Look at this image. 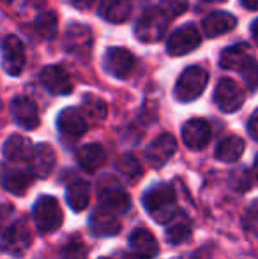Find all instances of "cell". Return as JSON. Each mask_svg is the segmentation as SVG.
<instances>
[{"label": "cell", "mask_w": 258, "mask_h": 259, "mask_svg": "<svg viewBox=\"0 0 258 259\" xmlns=\"http://www.w3.org/2000/svg\"><path fill=\"white\" fill-rule=\"evenodd\" d=\"M143 208L158 224H170L179 215L175 191L168 184L152 185L141 198Z\"/></svg>", "instance_id": "cell-1"}, {"label": "cell", "mask_w": 258, "mask_h": 259, "mask_svg": "<svg viewBox=\"0 0 258 259\" xmlns=\"http://www.w3.org/2000/svg\"><path fill=\"white\" fill-rule=\"evenodd\" d=\"M170 23V16L163 11V7H149L134 27L138 41L141 42H158L166 34Z\"/></svg>", "instance_id": "cell-2"}, {"label": "cell", "mask_w": 258, "mask_h": 259, "mask_svg": "<svg viewBox=\"0 0 258 259\" xmlns=\"http://www.w3.org/2000/svg\"><path fill=\"white\" fill-rule=\"evenodd\" d=\"M207 81H209V72L200 65H191L179 76L173 89V96L180 103H191L203 94Z\"/></svg>", "instance_id": "cell-3"}, {"label": "cell", "mask_w": 258, "mask_h": 259, "mask_svg": "<svg viewBox=\"0 0 258 259\" xmlns=\"http://www.w3.org/2000/svg\"><path fill=\"white\" fill-rule=\"evenodd\" d=\"M32 219L41 233H53L62 226V210L53 196H41L32 208Z\"/></svg>", "instance_id": "cell-4"}, {"label": "cell", "mask_w": 258, "mask_h": 259, "mask_svg": "<svg viewBox=\"0 0 258 259\" xmlns=\"http://www.w3.org/2000/svg\"><path fill=\"white\" fill-rule=\"evenodd\" d=\"M32 245V233L27 219H18L2 236V250L11 256H23Z\"/></svg>", "instance_id": "cell-5"}, {"label": "cell", "mask_w": 258, "mask_h": 259, "mask_svg": "<svg viewBox=\"0 0 258 259\" xmlns=\"http://www.w3.org/2000/svg\"><path fill=\"white\" fill-rule=\"evenodd\" d=\"M202 45V35H200L198 28L195 25H184V27L177 28L172 35L168 37L166 42V50L173 57H182L191 52H195L198 46Z\"/></svg>", "instance_id": "cell-6"}, {"label": "cell", "mask_w": 258, "mask_h": 259, "mask_svg": "<svg viewBox=\"0 0 258 259\" xmlns=\"http://www.w3.org/2000/svg\"><path fill=\"white\" fill-rule=\"evenodd\" d=\"M214 103L223 113H234L244 104V92L237 81L230 78H223L216 87Z\"/></svg>", "instance_id": "cell-7"}, {"label": "cell", "mask_w": 258, "mask_h": 259, "mask_svg": "<svg viewBox=\"0 0 258 259\" xmlns=\"http://www.w3.org/2000/svg\"><path fill=\"white\" fill-rule=\"evenodd\" d=\"M103 67L114 78L126 79L134 69V57L126 48H110L103 58Z\"/></svg>", "instance_id": "cell-8"}, {"label": "cell", "mask_w": 258, "mask_h": 259, "mask_svg": "<svg viewBox=\"0 0 258 259\" xmlns=\"http://www.w3.org/2000/svg\"><path fill=\"white\" fill-rule=\"evenodd\" d=\"M25 65V46L20 37L7 35L2 42V67L9 76L21 74Z\"/></svg>", "instance_id": "cell-9"}, {"label": "cell", "mask_w": 258, "mask_h": 259, "mask_svg": "<svg viewBox=\"0 0 258 259\" xmlns=\"http://www.w3.org/2000/svg\"><path fill=\"white\" fill-rule=\"evenodd\" d=\"M175 150H177L175 138H173L172 134L165 133V134H161V136H158L149 145L147 150H145V159H147L149 166L154 167V169H159V167H163L172 159Z\"/></svg>", "instance_id": "cell-10"}, {"label": "cell", "mask_w": 258, "mask_h": 259, "mask_svg": "<svg viewBox=\"0 0 258 259\" xmlns=\"http://www.w3.org/2000/svg\"><path fill=\"white\" fill-rule=\"evenodd\" d=\"M41 85L53 96H67L72 92V81L67 71L60 65H48L39 74Z\"/></svg>", "instance_id": "cell-11"}, {"label": "cell", "mask_w": 258, "mask_h": 259, "mask_svg": "<svg viewBox=\"0 0 258 259\" xmlns=\"http://www.w3.org/2000/svg\"><path fill=\"white\" fill-rule=\"evenodd\" d=\"M210 125L203 118H191L182 127V141L191 150H202L210 141Z\"/></svg>", "instance_id": "cell-12"}, {"label": "cell", "mask_w": 258, "mask_h": 259, "mask_svg": "<svg viewBox=\"0 0 258 259\" xmlns=\"http://www.w3.org/2000/svg\"><path fill=\"white\" fill-rule=\"evenodd\" d=\"M59 131L69 140H78L87 133V120L83 113L76 108H65L59 113L57 118Z\"/></svg>", "instance_id": "cell-13"}, {"label": "cell", "mask_w": 258, "mask_h": 259, "mask_svg": "<svg viewBox=\"0 0 258 259\" xmlns=\"http://www.w3.org/2000/svg\"><path fill=\"white\" fill-rule=\"evenodd\" d=\"M11 113H13L14 120L18 125H21L23 129H35L39 125V109L38 104L28 97H14L11 103Z\"/></svg>", "instance_id": "cell-14"}, {"label": "cell", "mask_w": 258, "mask_h": 259, "mask_svg": "<svg viewBox=\"0 0 258 259\" xmlns=\"http://www.w3.org/2000/svg\"><path fill=\"white\" fill-rule=\"evenodd\" d=\"M255 58L251 55V48L244 42H239L230 48H227L219 57L221 69H228V71H239L242 72L249 64H253Z\"/></svg>", "instance_id": "cell-15"}, {"label": "cell", "mask_w": 258, "mask_h": 259, "mask_svg": "<svg viewBox=\"0 0 258 259\" xmlns=\"http://www.w3.org/2000/svg\"><path fill=\"white\" fill-rule=\"evenodd\" d=\"M89 226L92 235L106 238V236H114L121 231V221L119 215L112 213V211L104 210V208H96L89 219Z\"/></svg>", "instance_id": "cell-16"}, {"label": "cell", "mask_w": 258, "mask_h": 259, "mask_svg": "<svg viewBox=\"0 0 258 259\" xmlns=\"http://www.w3.org/2000/svg\"><path fill=\"white\" fill-rule=\"evenodd\" d=\"M131 206V199L128 192L119 185H106L99 192V208L112 211L115 215L126 213Z\"/></svg>", "instance_id": "cell-17"}, {"label": "cell", "mask_w": 258, "mask_h": 259, "mask_svg": "<svg viewBox=\"0 0 258 259\" xmlns=\"http://www.w3.org/2000/svg\"><path fill=\"white\" fill-rule=\"evenodd\" d=\"M34 145L28 138L21 134H13L6 140L2 147V154L9 162H28L34 155Z\"/></svg>", "instance_id": "cell-18"}, {"label": "cell", "mask_w": 258, "mask_h": 259, "mask_svg": "<svg viewBox=\"0 0 258 259\" xmlns=\"http://www.w3.org/2000/svg\"><path fill=\"white\" fill-rule=\"evenodd\" d=\"M92 48V32L82 23H72L65 32V50L75 55H89Z\"/></svg>", "instance_id": "cell-19"}, {"label": "cell", "mask_w": 258, "mask_h": 259, "mask_svg": "<svg viewBox=\"0 0 258 259\" xmlns=\"http://www.w3.org/2000/svg\"><path fill=\"white\" fill-rule=\"evenodd\" d=\"M129 247L134 256H138L140 259H152L159 252V245L156 242L154 235L143 228L134 229L129 235Z\"/></svg>", "instance_id": "cell-20"}, {"label": "cell", "mask_w": 258, "mask_h": 259, "mask_svg": "<svg viewBox=\"0 0 258 259\" xmlns=\"http://www.w3.org/2000/svg\"><path fill=\"white\" fill-rule=\"evenodd\" d=\"M55 166V152L48 143H41L34 148V155L28 160V171L34 178H46Z\"/></svg>", "instance_id": "cell-21"}, {"label": "cell", "mask_w": 258, "mask_h": 259, "mask_svg": "<svg viewBox=\"0 0 258 259\" xmlns=\"http://www.w3.org/2000/svg\"><path fill=\"white\" fill-rule=\"evenodd\" d=\"M202 25L209 37H217V35H223L227 32L234 30L235 25H237V20H235L234 14L225 13V11H216V13H210L203 20Z\"/></svg>", "instance_id": "cell-22"}, {"label": "cell", "mask_w": 258, "mask_h": 259, "mask_svg": "<svg viewBox=\"0 0 258 259\" xmlns=\"http://www.w3.org/2000/svg\"><path fill=\"white\" fill-rule=\"evenodd\" d=\"M32 182H34V177H32L30 171L13 169V167H7L2 177L4 189L14 196H23L27 189L32 185Z\"/></svg>", "instance_id": "cell-23"}, {"label": "cell", "mask_w": 258, "mask_h": 259, "mask_svg": "<svg viewBox=\"0 0 258 259\" xmlns=\"http://www.w3.org/2000/svg\"><path fill=\"white\" fill-rule=\"evenodd\" d=\"M76 159H78L80 166L83 169L89 171V173H94L106 162V152H104V148L101 145L90 143L80 148L78 154H76Z\"/></svg>", "instance_id": "cell-24"}, {"label": "cell", "mask_w": 258, "mask_h": 259, "mask_svg": "<svg viewBox=\"0 0 258 259\" xmlns=\"http://www.w3.org/2000/svg\"><path fill=\"white\" fill-rule=\"evenodd\" d=\"M131 14V0H101L99 16L110 23H124Z\"/></svg>", "instance_id": "cell-25"}, {"label": "cell", "mask_w": 258, "mask_h": 259, "mask_svg": "<svg viewBox=\"0 0 258 259\" xmlns=\"http://www.w3.org/2000/svg\"><path fill=\"white\" fill-rule=\"evenodd\" d=\"M65 201L72 211H83L90 203V185L87 182H75L65 189Z\"/></svg>", "instance_id": "cell-26"}, {"label": "cell", "mask_w": 258, "mask_h": 259, "mask_svg": "<svg viewBox=\"0 0 258 259\" xmlns=\"http://www.w3.org/2000/svg\"><path fill=\"white\" fill-rule=\"evenodd\" d=\"M244 148L246 143L242 138L228 136L225 140H221L219 145L216 147V159H219L221 162H235L244 154Z\"/></svg>", "instance_id": "cell-27"}, {"label": "cell", "mask_w": 258, "mask_h": 259, "mask_svg": "<svg viewBox=\"0 0 258 259\" xmlns=\"http://www.w3.org/2000/svg\"><path fill=\"white\" fill-rule=\"evenodd\" d=\"M165 236L172 245H180L191 238V222L184 215H177L170 224V228L166 229Z\"/></svg>", "instance_id": "cell-28"}, {"label": "cell", "mask_w": 258, "mask_h": 259, "mask_svg": "<svg viewBox=\"0 0 258 259\" xmlns=\"http://www.w3.org/2000/svg\"><path fill=\"white\" fill-rule=\"evenodd\" d=\"M83 113L89 116L92 122H103L108 115V106L101 97L94 96V94H87L82 101Z\"/></svg>", "instance_id": "cell-29"}, {"label": "cell", "mask_w": 258, "mask_h": 259, "mask_svg": "<svg viewBox=\"0 0 258 259\" xmlns=\"http://www.w3.org/2000/svg\"><path fill=\"white\" fill-rule=\"evenodd\" d=\"M34 32L39 39H52L57 34V14L53 11H45L34 21Z\"/></svg>", "instance_id": "cell-30"}, {"label": "cell", "mask_w": 258, "mask_h": 259, "mask_svg": "<svg viewBox=\"0 0 258 259\" xmlns=\"http://www.w3.org/2000/svg\"><path fill=\"white\" fill-rule=\"evenodd\" d=\"M117 167L129 182H134L141 177V164L134 155H122L117 162Z\"/></svg>", "instance_id": "cell-31"}, {"label": "cell", "mask_w": 258, "mask_h": 259, "mask_svg": "<svg viewBox=\"0 0 258 259\" xmlns=\"http://www.w3.org/2000/svg\"><path fill=\"white\" fill-rule=\"evenodd\" d=\"M62 259H87V249L82 243V240H69L62 249Z\"/></svg>", "instance_id": "cell-32"}, {"label": "cell", "mask_w": 258, "mask_h": 259, "mask_svg": "<svg viewBox=\"0 0 258 259\" xmlns=\"http://www.w3.org/2000/svg\"><path fill=\"white\" fill-rule=\"evenodd\" d=\"M242 226L248 233L258 236V201H253L242 215Z\"/></svg>", "instance_id": "cell-33"}, {"label": "cell", "mask_w": 258, "mask_h": 259, "mask_svg": "<svg viewBox=\"0 0 258 259\" xmlns=\"http://www.w3.org/2000/svg\"><path fill=\"white\" fill-rule=\"evenodd\" d=\"M16 210L11 205H0V238L9 231L11 226L16 222Z\"/></svg>", "instance_id": "cell-34"}, {"label": "cell", "mask_w": 258, "mask_h": 259, "mask_svg": "<svg viewBox=\"0 0 258 259\" xmlns=\"http://www.w3.org/2000/svg\"><path fill=\"white\" fill-rule=\"evenodd\" d=\"M163 11L168 16H180L188 9V0H161Z\"/></svg>", "instance_id": "cell-35"}, {"label": "cell", "mask_w": 258, "mask_h": 259, "mask_svg": "<svg viewBox=\"0 0 258 259\" xmlns=\"http://www.w3.org/2000/svg\"><path fill=\"white\" fill-rule=\"evenodd\" d=\"M241 74L244 76V79L248 81L249 89L255 90L256 87H258V62L255 60L253 64H249L248 67H246L244 71L241 72Z\"/></svg>", "instance_id": "cell-36"}, {"label": "cell", "mask_w": 258, "mask_h": 259, "mask_svg": "<svg viewBox=\"0 0 258 259\" xmlns=\"http://www.w3.org/2000/svg\"><path fill=\"white\" fill-rule=\"evenodd\" d=\"M248 133H249V136H251L253 140L258 141V109L251 115V118H249V122H248Z\"/></svg>", "instance_id": "cell-37"}, {"label": "cell", "mask_w": 258, "mask_h": 259, "mask_svg": "<svg viewBox=\"0 0 258 259\" xmlns=\"http://www.w3.org/2000/svg\"><path fill=\"white\" fill-rule=\"evenodd\" d=\"M72 6L78 7V9H87V7H90L94 4V0H71Z\"/></svg>", "instance_id": "cell-38"}, {"label": "cell", "mask_w": 258, "mask_h": 259, "mask_svg": "<svg viewBox=\"0 0 258 259\" xmlns=\"http://www.w3.org/2000/svg\"><path fill=\"white\" fill-rule=\"evenodd\" d=\"M241 4L249 11H258V0H241Z\"/></svg>", "instance_id": "cell-39"}, {"label": "cell", "mask_w": 258, "mask_h": 259, "mask_svg": "<svg viewBox=\"0 0 258 259\" xmlns=\"http://www.w3.org/2000/svg\"><path fill=\"white\" fill-rule=\"evenodd\" d=\"M251 34H253V39L258 42V20L251 25Z\"/></svg>", "instance_id": "cell-40"}, {"label": "cell", "mask_w": 258, "mask_h": 259, "mask_svg": "<svg viewBox=\"0 0 258 259\" xmlns=\"http://www.w3.org/2000/svg\"><path fill=\"white\" fill-rule=\"evenodd\" d=\"M177 259H202L198 254H191V256H186V257H177Z\"/></svg>", "instance_id": "cell-41"}, {"label": "cell", "mask_w": 258, "mask_h": 259, "mask_svg": "<svg viewBox=\"0 0 258 259\" xmlns=\"http://www.w3.org/2000/svg\"><path fill=\"white\" fill-rule=\"evenodd\" d=\"M253 169H255V177L258 178V155H256V159H255V166H253Z\"/></svg>", "instance_id": "cell-42"}, {"label": "cell", "mask_w": 258, "mask_h": 259, "mask_svg": "<svg viewBox=\"0 0 258 259\" xmlns=\"http://www.w3.org/2000/svg\"><path fill=\"white\" fill-rule=\"evenodd\" d=\"M122 259H140V257H138V256H134V254H129V256H124Z\"/></svg>", "instance_id": "cell-43"}, {"label": "cell", "mask_w": 258, "mask_h": 259, "mask_svg": "<svg viewBox=\"0 0 258 259\" xmlns=\"http://www.w3.org/2000/svg\"><path fill=\"white\" fill-rule=\"evenodd\" d=\"M209 2H225V0H209Z\"/></svg>", "instance_id": "cell-44"}, {"label": "cell", "mask_w": 258, "mask_h": 259, "mask_svg": "<svg viewBox=\"0 0 258 259\" xmlns=\"http://www.w3.org/2000/svg\"><path fill=\"white\" fill-rule=\"evenodd\" d=\"M4 2H11V0H4Z\"/></svg>", "instance_id": "cell-45"}, {"label": "cell", "mask_w": 258, "mask_h": 259, "mask_svg": "<svg viewBox=\"0 0 258 259\" xmlns=\"http://www.w3.org/2000/svg\"><path fill=\"white\" fill-rule=\"evenodd\" d=\"M103 259H106V257H103Z\"/></svg>", "instance_id": "cell-46"}]
</instances>
